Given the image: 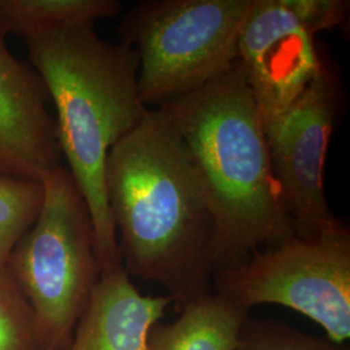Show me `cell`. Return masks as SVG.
Instances as JSON below:
<instances>
[{"label": "cell", "mask_w": 350, "mask_h": 350, "mask_svg": "<svg viewBox=\"0 0 350 350\" xmlns=\"http://www.w3.org/2000/svg\"><path fill=\"white\" fill-rule=\"evenodd\" d=\"M104 179L126 273L161 286L176 313L213 292L212 217L163 113L109 150Z\"/></svg>", "instance_id": "1"}, {"label": "cell", "mask_w": 350, "mask_h": 350, "mask_svg": "<svg viewBox=\"0 0 350 350\" xmlns=\"http://www.w3.org/2000/svg\"><path fill=\"white\" fill-rule=\"evenodd\" d=\"M154 109L180 140L211 213L214 273L295 237L238 62L206 86Z\"/></svg>", "instance_id": "2"}, {"label": "cell", "mask_w": 350, "mask_h": 350, "mask_svg": "<svg viewBox=\"0 0 350 350\" xmlns=\"http://www.w3.org/2000/svg\"><path fill=\"white\" fill-rule=\"evenodd\" d=\"M24 42L55 108L62 156L88 202L101 273L111 271L122 262L104 170L109 150L148 112L139 95L138 57L125 43L99 37L95 25Z\"/></svg>", "instance_id": "3"}, {"label": "cell", "mask_w": 350, "mask_h": 350, "mask_svg": "<svg viewBox=\"0 0 350 350\" xmlns=\"http://www.w3.org/2000/svg\"><path fill=\"white\" fill-rule=\"evenodd\" d=\"M43 202L5 266L29 302L42 350H64L100 279L88 202L63 165L40 176Z\"/></svg>", "instance_id": "4"}, {"label": "cell", "mask_w": 350, "mask_h": 350, "mask_svg": "<svg viewBox=\"0 0 350 350\" xmlns=\"http://www.w3.org/2000/svg\"><path fill=\"white\" fill-rule=\"evenodd\" d=\"M253 0H147L121 20L138 57L139 95L148 109L192 94L238 62Z\"/></svg>", "instance_id": "5"}, {"label": "cell", "mask_w": 350, "mask_h": 350, "mask_svg": "<svg viewBox=\"0 0 350 350\" xmlns=\"http://www.w3.org/2000/svg\"><path fill=\"white\" fill-rule=\"evenodd\" d=\"M213 292L243 310L273 304L315 322L338 344L350 338V232L292 237L214 273Z\"/></svg>", "instance_id": "6"}, {"label": "cell", "mask_w": 350, "mask_h": 350, "mask_svg": "<svg viewBox=\"0 0 350 350\" xmlns=\"http://www.w3.org/2000/svg\"><path fill=\"white\" fill-rule=\"evenodd\" d=\"M338 103L335 79L323 66L287 112L265 129L280 199L299 238H315L345 226L331 211L323 185Z\"/></svg>", "instance_id": "7"}, {"label": "cell", "mask_w": 350, "mask_h": 350, "mask_svg": "<svg viewBox=\"0 0 350 350\" xmlns=\"http://www.w3.org/2000/svg\"><path fill=\"white\" fill-rule=\"evenodd\" d=\"M312 0H253L239 37L238 63L263 129L287 112L323 69Z\"/></svg>", "instance_id": "8"}, {"label": "cell", "mask_w": 350, "mask_h": 350, "mask_svg": "<svg viewBox=\"0 0 350 350\" xmlns=\"http://www.w3.org/2000/svg\"><path fill=\"white\" fill-rule=\"evenodd\" d=\"M50 105L42 78L13 55L0 31V175L40 179L62 165Z\"/></svg>", "instance_id": "9"}, {"label": "cell", "mask_w": 350, "mask_h": 350, "mask_svg": "<svg viewBox=\"0 0 350 350\" xmlns=\"http://www.w3.org/2000/svg\"><path fill=\"white\" fill-rule=\"evenodd\" d=\"M172 301L143 295L124 266L101 273L88 309L64 350H146Z\"/></svg>", "instance_id": "10"}, {"label": "cell", "mask_w": 350, "mask_h": 350, "mask_svg": "<svg viewBox=\"0 0 350 350\" xmlns=\"http://www.w3.org/2000/svg\"><path fill=\"white\" fill-rule=\"evenodd\" d=\"M248 315L234 302L211 292L188 304L174 321L153 325L146 350H235Z\"/></svg>", "instance_id": "11"}, {"label": "cell", "mask_w": 350, "mask_h": 350, "mask_svg": "<svg viewBox=\"0 0 350 350\" xmlns=\"http://www.w3.org/2000/svg\"><path fill=\"white\" fill-rule=\"evenodd\" d=\"M117 0H0V31L26 40L64 27L117 17Z\"/></svg>", "instance_id": "12"}, {"label": "cell", "mask_w": 350, "mask_h": 350, "mask_svg": "<svg viewBox=\"0 0 350 350\" xmlns=\"http://www.w3.org/2000/svg\"><path fill=\"white\" fill-rule=\"evenodd\" d=\"M43 202L40 179L0 175V270L13 248L37 219Z\"/></svg>", "instance_id": "13"}, {"label": "cell", "mask_w": 350, "mask_h": 350, "mask_svg": "<svg viewBox=\"0 0 350 350\" xmlns=\"http://www.w3.org/2000/svg\"><path fill=\"white\" fill-rule=\"evenodd\" d=\"M235 350H349V347L302 332L280 319L248 315L240 328Z\"/></svg>", "instance_id": "14"}, {"label": "cell", "mask_w": 350, "mask_h": 350, "mask_svg": "<svg viewBox=\"0 0 350 350\" xmlns=\"http://www.w3.org/2000/svg\"><path fill=\"white\" fill-rule=\"evenodd\" d=\"M0 350H42L33 310L7 269L0 270Z\"/></svg>", "instance_id": "15"}]
</instances>
